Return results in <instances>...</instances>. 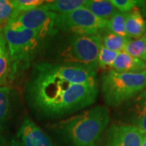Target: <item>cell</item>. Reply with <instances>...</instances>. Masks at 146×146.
I'll use <instances>...</instances> for the list:
<instances>
[{
    "label": "cell",
    "instance_id": "obj_1",
    "mask_svg": "<svg viewBox=\"0 0 146 146\" xmlns=\"http://www.w3.org/2000/svg\"><path fill=\"white\" fill-rule=\"evenodd\" d=\"M98 93L97 68L62 63L35 64L25 89L29 107L46 119H57L92 106Z\"/></svg>",
    "mask_w": 146,
    "mask_h": 146
},
{
    "label": "cell",
    "instance_id": "obj_2",
    "mask_svg": "<svg viewBox=\"0 0 146 146\" xmlns=\"http://www.w3.org/2000/svg\"><path fill=\"white\" fill-rule=\"evenodd\" d=\"M110 119L109 109L96 106L58 121L53 127L69 146H97Z\"/></svg>",
    "mask_w": 146,
    "mask_h": 146
},
{
    "label": "cell",
    "instance_id": "obj_3",
    "mask_svg": "<svg viewBox=\"0 0 146 146\" xmlns=\"http://www.w3.org/2000/svg\"><path fill=\"white\" fill-rule=\"evenodd\" d=\"M0 32L8 49L13 81L29 67L43 40L35 32L25 29L12 21Z\"/></svg>",
    "mask_w": 146,
    "mask_h": 146
},
{
    "label": "cell",
    "instance_id": "obj_4",
    "mask_svg": "<svg viewBox=\"0 0 146 146\" xmlns=\"http://www.w3.org/2000/svg\"><path fill=\"white\" fill-rule=\"evenodd\" d=\"M101 91L106 104L119 106L136 98L146 87V71L140 73L109 70L102 75Z\"/></svg>",
    "mask_w": 146,
    "mask_h": 146
},
{
    "label": "cell",
    "instance_id": "obj_5",
    "mask_svg": "<svg viewBox=\"0 0 146 146\" xmlns=\"http://www.w3.org/2000/svg\"><path fill=\"white\" fill-rule=\"evenodd\" d=\"M102 45L99 34H72L59 53L62 63L79 64L98 68V58Z\"/></svg>",
    "mask_w": 146,
    "mask_h": 146
},
{
    "label": "cell",
    "instance_id": "obj_6",
    "mask_svg": "<svg viewBox=\"0 0 146 146\" xmlns=\"http://www.w3.org/2000/svg\"><path fill=\"white\" fill-rule=\"evenodd\" d=\"M108 21L100 19L84 7L65 14H56V30L72 34H99L107 28Z\"/></svg>",
    "mask_w": 146,
    "mask_h": 146
},
{
    "label": "cell",
    "instance_id": "obj_7",
    "mask_svg": "<svg viewBox=\"0 0 146 146\" xmlns=\"http://www.w3.org/2000/svg\"><path fill=\"white\" fill-rule=\"evenodd\" d=\"M56 14L45 10L41 7L26 11H14L10 21L15 22L25 29H30L45 40L56 33Z\"/></svg>",
    "mask_w": 146,
    "mask_h": 146
},
{
    "label": "cell",
    "instance_id": "obj_8",
    "mask_svg": "<svg viewBox=\"0 0 146 146\" xmlns=\"http://www.w3.org/2000/svg\"><path fill=\"white\" fill-rule=\"evenodd\" d=\"M16 140L24 146H57L51 138L28 115L16 133Z\"/></svg>",
    "mask_w": 146,
    "mask_h": 146
},
{
    "label": "cell",
    "instance_id": "obj_9",
    "mask_svg": "<svg viewBox=\"0 0 146 146\" xmlns=\"http://www.w3.org/2000/svg\"><path fill=\"white\" fill-rule=\"evenodd\" d=\"M143 134L130 124H114L107 131L105 146H141Z\"/></svg>",
    "mask_w": 146,
    "mask_h": 146
},
{
    "label": "cell",
    "instance_id": "obj_10",
    "mask_svg": "<svg viewBox=\"0 0 146 146\" xmlns=\"http://www.w3.org/2000/svg\"><path fill=\"white\" fill-rule=\"evenodd\" d=\"M129 106V116L131 124L146 135V98L138 94Z\"/></svg>",
    "mask_w": 146,
    "mask_h": 146
},
{
    "label": "cell",
    "instance_id": "obj_11",
    "mask_svg": "<svg viewBox=\"0 0 146 146\" xmlns=\"http://www.w3.org/2000/svg\"><path fill=\"white\" fill-rule=\"evenodd\" d=\"M125 30L127 36L131 39H138L145 36V21L139 7H135L125 13Z\"/></svg>",
    "mask_w": 146,
    "mask_h": 146
},
{
    "label": "cell",
    "instance_id": "obj_12",
    "mask_svg": "<svg viewBox=\"0 0 146 146\" xmlns=\"http://www.w3.org/2000/svg\"><path fill=\"white\" fill-rule=\"evenodd\" d=\"M111 70L118 72H143L146 71V62L122 51L119 53Z\"/></svg>",
    "mask_w": 146,
    "mask_h": 146
},
{
    "label": "cell",
    "instance_id": "obj_13",
    "mask_svg": "<svg viewBox=\"0 0 146 146\" xmlns=\"http://www.w3.org/2000/svg\"><path fill=\"white\" fill-rule=\"evenodd\" d=\"M13 110V91L8 85L0 86V131L7 127Z\"/></svg>",
    "mask_w": 146,
    "mask_h": 146
},
{
    "label": "cell",
    "instance_id": "obj_14",
    "mask_svg": "<svg viewBox=\"0 0 146 146\" xmlns=\"http://www.w3.org/2000/svg\"><path fill=\"white\" fill-rule=\"evenodd\" d=\"M12 81V68L5 40L0 32V86Z\"/></svg>",
    "mask_w": 146,
    "mask_h": 146
},
{
    "label": "cell",
    "instance_id": "obj_15",
    "mask_svg": "<svg viewBox=\"0 0 146 146\" xmlns=\"http://www.w3.org/2000/svg\"><path fill=\"white\" fill-rule=\"evenodd\" d=\"M83 7L105 21H109L118 11L109 0H86Z\"/></svg>",
    "mask_w": 146,
    "mask_h": 146
},
{
    "label": "cell",
    "instance_id": "obj_16",
    "mask_svg": "<svg viewBox=\"0 0 146 146\" xmlns=\"http://www.w3.org/2000/svg\"><path fill=\"white\" fill-rule=\"evenodd\" d=\"M86 0H55L46 1L41 6L45 10L54 12L55 14H65L83 7Z\"/></svg>",
    "mask_w": 146,
    "mask_h": 146
},
{
    "label": "cell",
    "instance_id": "obj_17",
    "mask_svg": "<svg viewBox=\"0 0 146 146\" xmlns=\"http://www.w3.org/2000/svg\"><path fill=\"white\" fill-rule=\"evenodd\" d=\"M101 40L102 45L105 48L119 53L124 50L127 44L130 42L131 38L128 36H120L107 30V32L103 34V36H101Z\"/></svg>",
    "mask_w": 146,
    "mask_h": 146
},
{
    "label": "cell",
    "instance_id": "obj_18",
    "mask_svg": "<svg viewBox=\"0 0 146 146\" xmlns=\"http://www.w3.org/2000/svg\"><path fill=\"white\" fill-rule=\"evenodd\" d=\"M132 57L146 62V36L138 39H131L123 50Z\"/></svg>",
    "mask_w": 146,
    "mask_h": 146
},
{
    "label": "cell",
    "instance_id": "obj_19",
    "mask_svg": "<svg viewBox=\"0 0 146 146\" xmlns=\"http://www.w3.org/2000/svg\"><path fill=\"white\" fill-rule=\"evenodd\" d=\"M106 29L120 36H127L125 30V13L118 11L108 21Z\"/></svg>",
    "mask_w": 146,
    "mask_h": 146
},
{
    "label": "cell",
    "instance_id": "obj_20",
    "mask_svg": "<svg viewBox=\"0 0 146 146\" xmlns=\"http://www.w3.org/2000/svg\"><path fill=\"white\" fill-rule=\"evenodd\" d=\"M118 54L119 52L112 51L110 50L105 48L102 45H101L98 58V68L103 70H107V69L111 70V68L115 63Z\"/></svg>",
    "mask_w": 146,
    "mask_h": 146
},
{
    "label": "cell",
    "instance_id": "obj_21",
    "mask_svg": "<svg viewBox=\"0 0 146 146\" xmlns=\"http://www.w3.org/2000/svg\"><path fill=\"white\" fill-rule=\"evenodd\" d=\"M14 11L11 0H0V30L10 22Z\"/></svg>",
    "mask_w": 146,
    "mask_h": 146
},
{
    "label": "cell",
    "instance_id": "obj_22",
    "mask_svg": "<svg viewBox=\"0 0 146 146\" xmlns=\"http://www.w3.org/2000/svg\"><path fill=\"white\" fill-rule=\"evenodd\" d=\"M110 3L117 11L122 13H127L135 7H139L140 6L146 3L145 1L139 0H110Z\"/></svg>",
    "mask_w": 146,
    "mask_h": 146
},
{
    "label": "cell",
    "instance_id": "obj_23",
    "mask_svg": "<svg viewBox=\"0 0 146 146\" xmlns=\"http://www.w3.org/2000/svg\"><path fill=\"white\" fill-rule=\"evenodd\" d=\"M16 11H26L40 7L46 1L43 0H11Z\"/></svg>",
    "mask_w": 146,
    "mask_h": 146
},
{
    "label": "cell",
    "instance_id": "obj_24",
    "mask_svg": "<svg viewBox=\"0 0 146 146\" xmlns=\"http://www.w3.org/2000/svg\"><path fill=\"white\" fill-rule=\"evenodd\" d=\"M7 146H24V145H21V143L17 141L16 139H15V138H12V139L11 140L10 142H9V144H8V145Z\"/></svg>",
    "mask_w": 146,
    "mask_h": 146
},
{
    "label": "cell",
    "instance_id": "obj_25",
    "mask_svg": "<svg viewBox=\"0 0 146 146\" xmlns=\"http://www.w3.org/2000/svg\"><path fill=\"white\" fill-rule=\"evenodd\" d=\"M0 146H7L5 138H4V136L3 135V132L1 131H0Z\"/></svg>",
    "mask_w": 146,
    "mask_h": 146
},
{
    "label": "cell",
    "instance_id": "obj_26",
    "mask_svg": "<svg viewBox=\"0 0 146 146\" xmlns=\"http://www.w3.org/2000/svg\"><path fill=\"white\" fill-rule=\"evenodd\" d=\"M141 146H146V135H143L142 145H141Z\"/></svg>",
    "mask_w": 146,
    "mask_h": 146
},
{
    "label": "cell",
    "instance_id": "obj_27",
    "mask_svg": "<svg viewBox=\"0 0 146 146\" xmlns=\"http://www.w3.org/2000/svg\"><path fill=\"white\" fill-rule=\"evenodd\" d=\"M140 94H141L142 97H144L145 98H146V87L144 89V90H143Z\"/></svg>",
    "mask_w": 146,
    "mask_h": 146
},
{
    "label": "cell",
    "instance_id": "obj_28",
    "mask_svg": "<svg viewBox=\"0 0 146 146\" xmlns=\"http://www.w3.org/2000/svg\"><path fill=\"white\" fill-rule=\"evenodd\" d=\"M145 36H146V21H145Z\"/></svg>",
    "mask_w": 146,
    "mask_h": 146
}]
</instances>
